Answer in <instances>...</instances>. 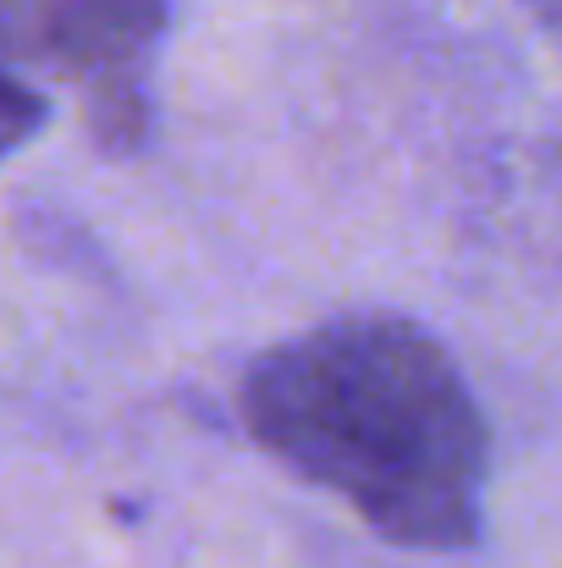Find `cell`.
<instances>
[{
    "instance_id": "cell-1",
    "label": "cell",
    "mask_w": 562,
    "mask_h": 568,
    "mask_svg": "<svg viewBox=\"0 0 562 568\" xmlns=\"http://www.w3.org/2000/svg\"><path fill=\"white\" fill-rule=\"evenodd\" d=\"M248 436L337 491L375 536L458 552L480 536L491 436L452 354L402 315H337L265 348L237 386Z\"/></svg>"
},
{
    "instance_id": "cell-2",
    "label": "cell",
    "mask_w": 562,
    "mask_h": 568,
    "mask_svg": "<svg viewBox=\"0 0 562 568\" xmlns=\"http://www.w3.org/2000/svg\"><path fill=\"white\" fill-rule=\"evenodd\" d=\"M166 0H44L39 44L44 55L89 89L94 139L122 155L150 133L144 61L166 33Z\"/></svg>"
},
{
    "instance_id": "cell-3",
    "label": "cell",
    "mask_w": 562,
    "mask_h": 568,
    "mask_svg": "<svg viewBox=\"0 0 562 568\" xmlns=\"http://www.w3.org/2000/svg\"><path fill=\"white\" fill-rule=\"evenodd\" d=\"M39 116H44V100H39L22 78H11V72L0 67V155H6L11 144H22V139L39 128Z\"/></svg>"
},
{
    "instance_id": "cell-4",
    "label": "cell",
    "mask_w": 562,
    "mask_h": 568,
    "mask_svg": "<svg viewBox=\"0 0 562 568\" xmlns=\"http://www.w3.org/2000/svg\"><path fill=\"white\" fill-rule=\"evenodd\" d=\"M524 6H530L535 17H546V22H552V28L562 33V0H524Z\"/></svg>"
}]
</instances>
